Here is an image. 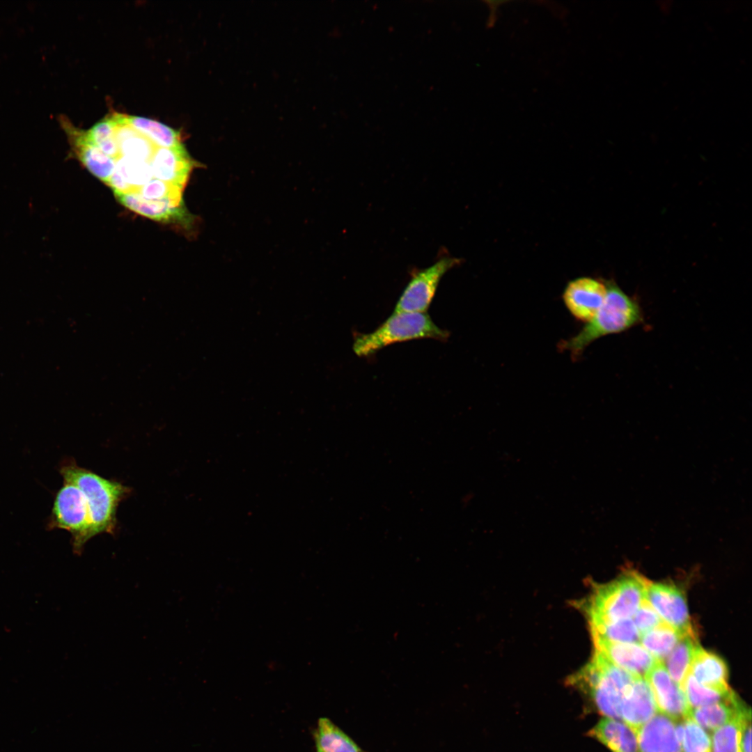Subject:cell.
<instances>
[{"instance_id": "6da1fadb", "label": "cell", "mask_w": 752, "mask_h": 752, "mask_svg": "<svg viewBox=\"0 0 752 752\" xmlns=\"http://www.w3.org/2000/svg\"><path fill=\"white\" fill-rule=\"evenodd\" d=\"M634 677L595 650L590 661L569 677L568 684L586 696L604 717L621 721L622 702Z\"/></svg>"}, {"instance_id": "7a4b0ae2", "label": "cell", "mask_w": 752, "mask_h": 752, "mask_svg": "<svg viewBox=\"0 0 752 752\" xmlns=\"http://www.w3.org/2000/svg\"><path fill=\"white\" fill-rule=\"evenodd\" d=\"M607 294L604 304L596 315L559 347L575 359L593 341L613 334L622 332L642 320L639 304L626 295L616 283H606Z\"/></svg>"}, {"instance_id": "3957f363", "label": "cell", "mask_w": 752, "mask_h": 752, "mask_svg": "<svg viewBox=\"0 0 752 752\" xmlns=\"http://www.w3.org/2000/svg\"><path fill=\"white\" fill-rule=\"evenodd\" d=\"M61 474L64 482L76 485L86 498L92 523V538L104 533L113 534L117 508L128 495L129 488L74 463L63 465Z\"/></svg>"}, {"instance_id": "277c9868", "label": "cell", "mask_w": 752, "mask_h": 752, "mask_svg": "<svg viewBox=\"0 0 752 752\" xmlns=\"http://www.w3.org/2000/svg\"><path fill=\"white\" fill-rule=\"evenodd\" d=\"M649 583L629 570L608 583L596 586L583 605L589 625L631 618L645 600Z\"/></svg>"}, {"instance_id": "5b68a950", "label": "cell", "mask_w": 752, "mask_h": 752, "mask_svg": "<svg viewBox=\"0 0 752 752\" xmlns=\"http://www.w3.org/2000/svg\"><path fill=\"white\" fill-rule=\"evenodd\" d=\"M449 333L439 327L426 313H393L373 331L354 336L353 351L360 357H370L390 345L416 339L446 340Z\"/></svg>"}, {"instance_id": "8992f818", "label": "cell", "mask_w": 752, "mask_h": 752, "mask_svg": "<svg viewBox=\"0 0 752 752\" xmlns=\"http://www.w3.org/2000/svg\"><path fill=\"white\" fill-rule=\"evenodd\" d=\"M49 528L68 531L72 535L73 552L80 555L92 538V523L86 498L74 484L64 482L57 492L52 510Z\"/></svg>"}, {"instance_id": "52a82bcc", "label": "cell", "mask_w": 752, "mask_h": 752, "mask_svg": "<svg viewBox=\"0 0 752 752\" xmlns=\"http://www.w3.org/2000/svg\"><path fill=\"white\" fill-rule=\"evenodd\" d=\"M461 262L460 258L444 256L426 268L413 272L393 312L426 313L443 276Z\"/></svg>"}, {"instance_id": "ba28073f", "label": "cell", "mask_w": 752, "mask_h": 752, "mask_svg": "<svg viewBox=\"0 0 752 752\" xmlns=\"http://www.w3.org/2000/svg\"><path fill=\"white\" fill-rule=\"evenodd\" d=\"M645 600L665 623L683 635L695 634L684 596L677 587L650 581Z\"/></svg>"}, {"instance_id": "9c48e42d", "label": "cell", "mask_w": 752, "mask_h": 752, "mask_svg": "<svg viewBox=\"0 0 752 752\" xmlns=\"http://www.w3.org/2000/svg\"><path fill=\"white\" fill-rule=\"evenodd\" d=\"M644 678L652 689L659 713L674 721L689 717L691 708L685 694L661 661H658Z\"/></svg>"}, {"instance_id": "30bf717a", "label": "cell", "mask_w": 752, "mask_h": 752, "mask_svg": "<svg viewBox=\"0 0 752 752\" xmlns=\"http://www.w3.org/2000/svg\"><path fill=\"white\" fill-rule=\"evenodd\" d=\"M606 294L605 283L593 278L583 276L569 281L564 289L563 300L574 318L588 322L604 304Z\"/></svg>"}, {"instance_id": "8fae6325", "label": "cell", "mask_w": 752, "mask_h": 752, "mask_svg": "<svg viewBox=\"0 0 752 752\" xmlns=\"http://www.w3.org/2000/svg\"><path fill=\"white\" fill-rule=\"evenodd\" d=\"M58 121L65 131L71 150L82 164L96 178L107 185L116 167V160L102 152L87 138L86 130L76 127L65 116Z\"/></svg>"}, {"instance_id": "7c38bea8", "label": "cell", "mask_w": 752, "mask_h": 752, "mask_svg": "<svg viewBox=\"0 0 752 752\" xmlns=\"http://www.w3.org/2000/svg\"><path fill=\"white\" fill-rule=\"evenodd\" d=\"M149 164L154 178L182 190L195 165L182 143L173 148H157Z\"/></svg>"}, {"instance_id": "4fadbf2b", "label": "cell", "mask_w": 752, "mask_h": 752, "mask_svg": "<svg viewBox=\"0 0 752 752\" xmlns=\"http://www.w3.org/2000/svg\"><path fill=\"white\" fill-rule=\"evenodd\" d=\"M652 689L647 680L635 676L621 705V721L635 733L658 713Z\"/></svg>"}, {"instance_id": "5bb4252c", "label": "cell", "mask_w": 752, "mask_h": 752, "mask_svg": "<svg viewBox=\"0 0 752 752\" xmlns=\"http://www.w3.org/2000/svg\"><path fill=\"white\" fill-rule=\"evenodd\" d=\"M595 650L629 673L645 677L658 661L639 643L593 641Z\"/></svg>"}, {"instance_id": "9a60e30c", "label": "cell", "mask_w": 752, "mask_h": 752, "mask_svg": "<svg viewBox=\"0 0 752 752\" xmlns=\"http://www.w3.org/2000/svg\"><path fill=\"white\" fill-rule=\"evenodd\" d=\"M639 752H682L675 722L657 713L636 732Z\"/></svg>"}, {"instance_id": "2e32d148", "label": "cell", "mask_w": 752, "mask_h": 752, "mask_svg": "<svg viewBox=\"0 0 752 752\" xmlns=\"http://www.w3.org/2000/svg\"><path fill=\"white\" fill-rule=\"evenodd\" d=\"M115 195L117 200L129 210L155 221L183 223L190 220L184 204H177L169 199L148 200L137 193Z\"/></svg>"}, {"instance_id": "e0dca14e", "label": "cell", "mask_w": 752, "mask_h": 752, "mask_svg": "<svg viewBox=\"0 0 752 752\" xmlns=\"http://www.w3.org/2000/svg\"><path fill=\"white\" fill-rule=\"evenodd\" d=\"M689 673L707 688L723 693L731 691L728 684V668L723 660L700 645L696 650Z\"/></svg>"}, {"instance_id": "ac0fdd59", "label": "cell", "mask_w": 752, "mask_h": 752, "mask_svg": "<svg viewBox=\"0 0 752 752\" xmlns=\"http://www.w3.org/2000/svg\"><path fill=\"white\" fill-rule=\"evenodd\" d=\"M588 735L612 752H639L636 733L621 721L604 717Z\"/></svg>"}, {"instance_id": "d6986e66", "label": "cell", "mask_w": 752, "mask_h": 752, "mask_svg": "<svg viewBox=\"0 0 752 752\" xmlns=\"http://www.w3.org/2000/svg\"><path fill=\"white\" fill-rule=\"evenodd\" d=\"M113 115L116 122L115 139L120 156L149 163L157 147L128 125L125 114L115 113Z\"/></svg>"}, {"instance_id": "ffe728a7", "label": "cell", "mask_w": 752, "mask_h": 752, "mask_svg": "<svg viewBox=\"0 0 752 752\" xmlns=\"http://www.w3.org/2000/svg\"><path fill=\"white\" fill-rule=\"evenodd\" d=\"M746 706L741 699L735 696L729 701L691 709L689 717L708 731H714L736 717Z\"/></svg>"}, {"instance_id": "44dd1931", "label": "cell", "mask_w": 752, "mask_h": 752, "mask_svg": "<svg viewBox=\"0 0 752 752\" xmlns=\"http://www.w3.org/2000/svg\"><path fill=\"white\" fill-rule=\"evenodd\" d=\"M128 125L148 138L157 148H173L180 144L179 131L157 120L143 116L125 115Z\"/></svg>"}, {"instance_id": "7402d4cb", "label": "cell", "mask_w": 752, "mask_h": 752, "mask_svg": "<svg viewBox=\"0 0 752 752\" xmlns=\"http://www.w3.org/2000/svg\"><path fill=\"white\" fill-rule=\"evenodd\" d=\"M698 645L695 634H685L666 658L668 674L682 689Z\"/></svg>"}, {"instance_id": "603a6c76", "label": "cell", "mask_w": 752, "mask_h": 752, "mask_svg": "<svg viewBox=\"0 0 752 752\" xmlns=\"http://www.w3.org/2000/svg\"><path fill=\"white\" fill-rule=\"evenodd\" d=\"M315 738L319 752H366L325 717L318 720Z\"/></svg>"}, {"instance_id": "cb8c5ba5", "label": "cell", "mask_w": 752, "mask_h": 752, "mask_svg": "<svg viewBox=\"0 0 752 752\" xmlns=\"http://www.w3.org/2000/svg\"><path fill=\"white\" fill-rule=\"evenodd\" d=\"M684 635L665 622L641 634L639 643L657 661L665 659Z\"/></svg>"}, {"instance_id": "d4e9b609", "label": "cell", "mask_w": 752, "mask_h": 752, "mask_svg": "<svg viewBox=\"0 0 752 752\" xmlns=\"http://www.w3.org/2000/svg\"><path fill=\"white\" fill-rule=\"evenodd\" d=\"M593 641L639 643L641 634L632 618L590 625Z\"/></svg>"}, {"instance_id": "484cf974", "label": "cell", "mask_w": 752, "mask_h": 752, "mask_svg": "<svg viewBox=\"0 0 752 752\" xmlns=\"http://www.w3.org/2000/svg\"><path fill=\"white\" fill-rule=\"evenodd\" d=\"M113 172L130 187V193H136L140 187L153 178L149 163L124 157H120L116 161Z\"/></svg>"}, {"instance_id": "4316f807", "label": "cell", "mask_w": 752, "mask_h": 752, "mask_svg": "<svg viewBox=\"0 0 752 752\" xmlns=\"http://www.w3.org/2000/svg\"><path fill=\"white\" fill-rule=\"evenodd\" d=\"M682 752H711V741L705 730L690 718L675 722Z\"/></svg>"}, {"instance_id": "83f0119b", "label": "cell", "mask_w": 752, "mask_h": 752, "mask_svg": "<svg viewBox=\"0 0 752 752\" xmlns=\"http://www.w3.org/2000/svg\"><path fill=\"white\" fill-rule=\"evenodd\" d=\"M682 690L691 709L729 701L736 695L732 690L723 693L707 688L699 684L690 673L684 682Z\"/></svg>"}, {"instance_id": "f1b7e54d", "label": "cell", "mask_w": 752, "mask_h": 752, "mask_svg": "<svg viewBox=\"0 0 752 752\" xmlns=\"http://www.w3.org/2000/svg\"><path fill=\"white\" fill-rule=\"evenodd\" d=\"M116 122L113 115L107 116L86 130L87 138L102 152L116 161L120 157L115 139Z\"/></svg>"}, {"instance_id": "f546056e", "label": "cell", "mask_w": 752, "mask_h": 752, "mask_svg": "<svg viewBox=\"0 0 752 752\" xmlns=\"http://www.w3.org/2000/svg\"><path fill=\"white\" fill-rule=\"evenodd\" d=\"M749 709L746 705L736 717L714 731L711 752H740L742 721L743 716Z\"/></svg>"}, {"instance_id": "4dcf8cb0", "label": "cell", "mask_w": 752, "mask_h": 752, "mask_svg": "<svg viewBox=\"0 0 752 752\" xmlns=\"http://www.w3.org/2000/svg\"><path fill=\"white\" fill-rule=\"evenodd\" d=\"M183 190L178 187L152 178L137 191V194L148 200L169 199L177 204H184Z\"/></svg>"}, {"instance_id": "1f68e13d", "label": "cell", "mask_w": 752, "mask_h": 752, "mask_svg": "<svg viewBox=\"0 0 752 752\" xmlns=\"http://www.w3.org/2000/svg\"><path fill=\"white\" fill-rule=\"evenodd\" d=\"M632 617L640 634L664 622L646 600L642 602Z\"/></svg>"}, {"instance_id": "d6a6232c", "label": "cell", "mask_w": 752, "mask_h": 752, "mask_svg": "<svg viewBox=\"0 0 752 752\" xmlns=\"http://www.w3.org/2000/svg\"><path fill=\"white\" fill-rule=\"evenodd\" d=\"M751 713L749 709L743 716L740 736L739 751L751 752Z\"/></svg>"}, {"instance_id": "836d02e7", "label": "cell", "mask_w": 752, "mask_h": 752, "mask_svg": "<svg viewBox=\"0 0 752 752\" xmlns=\"http://www.w3.org/2000/svg\"><path fill=\"white\" fill-rule=\"evenodd\" d=\"M318 752H319V751H318Z\"/></svg>"}]
</instances>
